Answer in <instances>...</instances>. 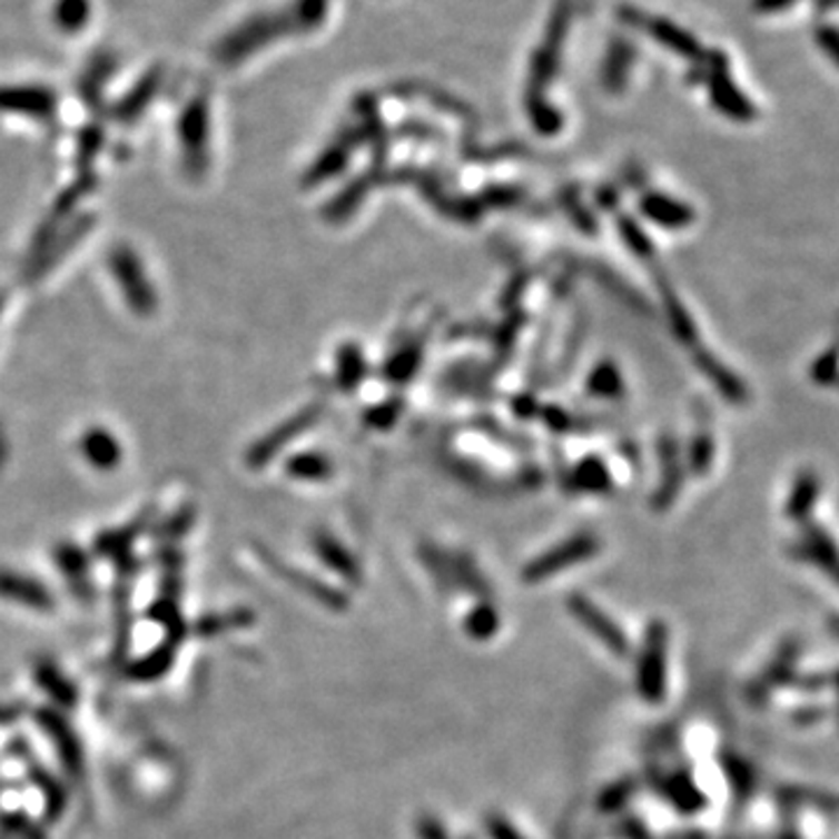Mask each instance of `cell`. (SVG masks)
Masks as SVG:
<instances>
[{"mask_svg": "<svg viewBox=\"0 0 839 839\" xmlns=\"http://www.w3.org/2000/svg\"><path fill=\"white\" fill-rule=\"evenodd\" d=\"M319 415H323V406H319V404H313V406L299 411L296 415H292L287 423H283L278 430H274L268 436H264L259 443H255V448L248 455L250 464L253 466L266 464L278 451H283L289 441H294L296 436H302Z\"/></svg>", "mask_w": 839, "mask_h": 839, "instance_id": "3957f363", "label": "cell"}, {"mask_svg": "<svg viewBox=\"0 0 839 839\" xmlns=\"http://www.w3.org/2000/svg\"><path fill=\"white\" fill-rule=\"evenodd\" d=\"M817 45L830 57V61L835 66H839V29L821 27L817 31Z\"/></svg>", "mask_w": 839, "mask_h": 839, "instance_id": "83f0119b", "label": "cell"}, {"mask_svg": "<svg viewBox=\"0 0 839 839\" xmlns=\"http://www.w3.org/2000/svg\"><path fill=\"white\" fill-rule=\"evenodd\" d=\"M313 549L319 555H323V560L332 566L334 572H338L340 576H345L348 581H357L359 579V570H357L355 560L329 534H323V532L315 534L313 536Z\"/></svg>", "mask_w": 839, "mask_h": 839, "instance_id": "5bb4252c", "label": "cell"}, {"mask_svg": "<svg viewBox=\"0 0 839 839\" xmlns=\"http://www.w3.org/2000/svg\"><path fill=\"white\" fill-rule=\"evenodd\" d=\"M343 166H345V147H332V150L313 166V170L308 172V178H306V185L327 180L329 176H334V172L343 170Z\"/></svg>", "mask_w": 839, "mask_h": 839, "instance_id": "603a6c76", "label": "cell"}, {"mask_svg": "<svg viewBox=\"0 0 839 839\" xmlns=\"http://www.w3.org/2000/svg\"><path fill=\"white\" fill-rule=\"evenodd\" d=\"M87 453L91 457L93 464H110L115 462V455H117V443L115 438H110L108 434L103 432H93L89 438H87Z\"/></svg>", "mask_w": 839, "mask_h": 839, "instance_id": "cb8c5ba5", "label": "cell"}, {"mask_svg": "<svg viewBox=\"0 0 839 839\" xmlns=\"http://www.w3.org/2000/svg\"><path fill=\"white\" fill-rule=\"evenodd\" d=\"M423 343H425L423 338L411 340L385 364V378L389 383L402 385V383H408L415 376L420 362H423Z\"/></svg>", "mask_w": 839, "mask_h": 839, "instance_id": "9a60e30c", "label": "cell"}, {"mask_svg": "<svg viewBox=\"0 0 839 839\" xmlns=\"http://www.w3.org/2000/svg\"><path fill=\"white\" fill-rule=\"evenodd\" d=\"M38 719L42 723L45 734L55 742V749L59 751L63 768L70 774H80L82 768H85L82 747L78 742V734L72 732V728L68 726V721L57 711H40Z\"/></svg>", "mask_w": 839, "mask_h": 839, "instance_id": "277c9868", "label": "cell"}, {"mask_svg": "<svg viewBox=\"0 0 839 839\" xmlns=\"http://www.w3.org/2000/svg\"><path fill=\"white\" fill-rule=\"evenodd\" d=\"M639 208L644 213V217L655 221L662 229H685L690 227V221L695 219L693 208L658 191H649L641 196Z\"/></svg>", "mask_w": 839, "mask_h": 839, "instance_id": "5b68a950", "label": "cell"}, {"mask_svg": "<svg viewBox=\"0 0 839 839\" xmlns=\"http://www.w3.org/2000/svg\"><path fill=\"white\" fill-rule=\"evenodd\" d=\"M570 606H572V611L576 613V619H579L590 632H595V636H600L611 651H615L619 655L625 653L628 644H625V639H623L621 630L615 628V625L606 619V615H604L595 604H590L588 600L574 595L572 602H570Z\"/></svg>", "mask_w": 839, "mask_h": 839, "instance_id": "8992f818", "label": "cell"}, {"mask_svg": "<svg viewBox=\"0 0 839 839\" xmlns=\"http://www.w3.org/2000/svg\"><path fill=\"white\" fill-rule=\"evenodd\" d=\"M490 830H492V837H495V839H521L513 832V828L504 821H492Z\"/></svg>", "mask_w": 839, "mask_h": 839, "instance_id": "f546056e", "label": "cell"}, {"mask_svg": "<svg viewBox=\"0 0 839 839\" xmlns=\"http://www.w3.org/2000/svg\"><path fill=\"white\" fill-rule=\"evenodd\" d=\"M588 392L592 397L600 399H619L623 394V378L619 366L611 362H602L592 368V374L588 378Z\"/></svg>", "mask_w": 839, "mask_h": 839, "instance_id": "e0dca14e", "label": "cell"}, {"mask_svg": "<svg viewBox=\"0 0 839 839\" xmlns=\"http://www.w3.org/2000/svg\"><path fill=\"white\" fill-rule=\"evenodd\" d=\"M819 497V481L813 474H802L798 481H796V487L791 492V500H788V515L793 517H800L805 513H809V509L813 506V500Z\"/></svg>", "mask_w": 839, "mask_h": 839, "instance_id": "44dd1931", "label": "cell"}, {"mask_svg": "<svg viewBox=\"0 0 839 839\" xmlns=\"http://www.w3.org/2000/svg\"><path fill=\"white\" fill-rule=\"evenodd\" d=\"M399 411H402V402H385V404L372 408V413L366 415V420H368V425H374V427H389L394 420H397Z\"/></svg>", "mask_w": 839, "mask_h": 839, "instance_id": "4316f807", "label": "cell"}, {"mask_svg": "<svg viewBox=\"0 0 839 839\" xmlns=\"http://www.w3.org/2000/svg\"><path fill=\"white\" fill-rule=\"evenodd\" d=\"M796 3V0H753V8L758 12H781L788 10Z\"/></svg>", "mask_w": 839, "mask_h": 839, "instance_id": "f1b7e54d", "label": "cell"}, {"mask_svg": "<svg viewBox=\"0 0 839 839\" xmlns=\"http://www.w3.org/2000/svg\"><path fill=\"white\" fill-rule=\"evenodd\" d=\"M662 296H664V308H668V315H670V325L677 334V338L685 345H695L698 343V329L693 325V319L688 317L685 308L679 304L677 294L670 292L668 287L662 289Z\"/></svg>", "mask_w": 839, "mask_h": 839, "instance_id": "ffe728a7", "label": "cell"}, {"mask_svg": "<svg viewBox=\"0 0 839 839\" xmlns=\"http://www.w3.org/2000/svg\"><path fill=\"white\" fill-rule=\"evenodd\" d=\"M332 462L325 455L317 453H302L294 455L287 462V474L292 478H302V481H325L332 476Z\"/></svg>", "mask_w": 839, "mask_h": 839, "instance_id": "ac0fdd59", "label": "cell"}, {"mask_svg": "<svg viewBox=\"0 0 839 839\" xmlns=\"http://www.w3.org/2000/svg\"><path fill=\"white\" fill-rule=\"evenodd\" d=\"M660 455H662V487L655 495L658 509L668 506L677 497V492L681 487V466H679V455H677L674 441L664 438L662 446H660Z\"/></svg>", "mask_w": 839, "mask_h": 839, "instance_id": "7c38bea8", "label": "cell"}, {"mask_svg": "<svg viewBox=\"0 0 839 839\" xmlns=\"http://www.w3.org/2000/svg\"><path fill=\"white\" fill-rule=\"evenodd\" d=\"M0 598L31 609L52 606V598H49L47 588L40 581L12 572H0Z\"/></svg>", "mask_w": 839, "mask_h": 839, "instance_id": "52a82bcc", "label": "cell"}, {"mask_svg": "<svg viewBox=\"0 0 839 839\" xmlns=\"http://www.w3.org/2000/svg\"><path fill=\"white\" fill-rule=\"evenodd\" d=\"M662 630L655 628L651 630L649 636V646L644 653V660H641V674H639V685L641 693H644L649 700H660L662 698V681H664V655H662Z\"/></svg>", "mask_w": 839, "mask_h": 839, "instance_id": "9c48e42d", "label": "cell"}, {"mask_svg": "<svg viewBox=\"0 0 839 839\" xmlns=\"http://www.w3.org/2000/svg\"><path fill=\"white\" fill-rule=\"evenodd\" d=\"M711 457H713V441L711 436L707 434H700L693 443H690V468H693L695 474H704L709 464H711Z\"/></svg>", "mask_w": 839, "mask_h": 839, "instance_id": "484cf974", "label": "cell"}, {"mask_svg": "<svg viewBox=\"0 0 839 839\" xmlns=\"http://www.w3.org/2000/svg\"><path fill=\"white\" fill-rule=\"evenodd\" d=\"M704 68H707V85H709L711 103L734 121L756 119V106L742 91H739V87L730 78L726 55L723 52L707 55Z\"/></svg>", "mask_w": 839, "mask_h": 839, "instance_id": "6da1fadb", "label": "cell"}, {"mask_svg": "<svg viewBox=\"0 0 839 839\" xmlns=\"http://www.w3.org/2000/svg\"><path fill=\"white\" fill-rule=\"evenodd\" d=\"M698 366L704 372L707 378H711V383L719 387V392L723 394L726 399L730 402H744L747 399V392H744V385L742 381H739L730 368H726L721 362H715L711 357V353H698L695 357Z\"/></svg>", "mask_w": 839, "mask_h": 839, "instance_id": "8fae6325", "label": "cell"}, {"mask_svg": "<svg viewBox=\"0 0 839 839\" xmlns=\"http://www.w3.org/2000/svg\"><path fill=\"white\" fill-rule=\"evenodd\" d=\"M649 31L653 33V38L660 45L672 49V52H677L679 57L690 59V61H704L700 42L693 36H690L688 31H683L681 27H677V23L664 21V19H651L649 21Z\"/></svg>", "mask_w": 839, "mask_h": 839, "instance_id": "30bf717a", "label": "cell"}, {"mask_svg": "<svg viewBox=\"0 0 839 839\" xmlns=\"http://www.w3.org/2000/svg\"><path fill=\"white\" fill-rule=\"evenodd\" d=\"M574 481H576V487H579V490L598 492V495H604V492L611 490L609 468H606L604 462L598 460V457H588V460H583V462L576 466Z\"/></svg>", "mask_w": 839, "mask_h": 839, "instance_id": "d6986e66", "label": "cell"}, {"mask_svg": "<svg viewBox=\"0 0 839 839\" xmlns=\"http://www.w3.org/2000/svg\"><path fill=\"white\" fill-rule=\"evenodd\" d=\"M172 662V646L170 644H164L159 649H155L147 658H140L136 664H134V677L136 679H142V681H150V679H157L161 677Z\"/></svg>", "mask_w": 839, "mask_h": 839, "instance_id": "7402d4cb", "label": "cell"}, {"mask_svg": "<svg viewBox=\"0 0 839 839\" xmlns=\"http://www.w3.org/2000/svg\"><path fill=\"white\" fill-rule=\"evenodd\" d=\"M598 551H600V544H598L595 536H592V534H576L570 541H564V544L551 549L549 553H544L541 557H536L534 562H530L525 566L523 576L530 583L546 581L549 576H553L557 572L570 570L572 564L585 562L588 557H592Z\"/></svg>", "mask_w": 839, "mask_h": 839, "instance_id": "7a4b0ae2", "label": "cell"}, {"mask_svg": "<svg viewBox=\"0 0 839 839\" xmlns=\"http://www.w3.org/2000/svg\"><path fill=\"white\" fill-rule=\"evenodd\" d=\"M366 376V362L362 357L359 345H343L338 353V368H336V383L343 392L357 387Z\"/></svg>", "mask_w": 839, "mask_h": 839, "instance_id": "2e32d148", "label": "cell"}, {"mask_svg": "<svg viewBox=\"0 0 839 839\" xmlns=\"http://www.w3.org/2000/svg\"><path fill=\"white\" fill-rule=\"evenodd\" d=\"M36 681L47 690L49 698H55L61 707H72L78 700V690L68 681V677L52 662H40L36 668Z\"/></svg>", "mask_w": 839, "mask_h": 839, "instance_id": "4fadbf2b", "label": "cell"}, {"mask_svg": "<svg viewBox=\"0 0 839 839\" xmlns=\"http://www.w3.org/2000/svg\"><path fill=\"white\" fill-rule=\"evenodd\" d=\"M619 229H621L623 240L628 243V248L634 255H639V257H651L653 255V245L649 243L646 234L636 227V221H632L630 217H621V227Z\"/></svg>", "mask_w": 839, "mask_h": 839, "instance_id": "d4e9b609", "label": "cell"}, {"mask_svg": "<svg viewBox=\"0 0 839 839\" xmlns=\"http://www.w3.org/2000/svg\"><path fill=\"white\" fill-rule=\"evenodd\" d=\"M112 261H115L112 266L117 270L119 283L129 296V302H134V306L140 308V310L152 308L155 294H152V287H147V283L142 280V268H140L138 259L134 255L125 253V255H117Z\"/></svg>", "mask_w": 839, "mask_h": 839, "instance_id": "ba28073f", "label": "cell"}]
</instances>
